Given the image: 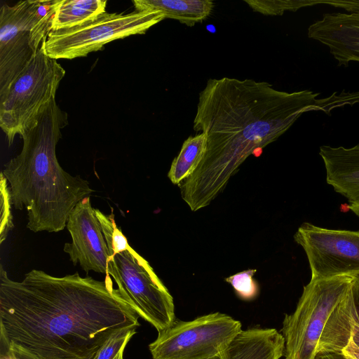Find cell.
<instances>
[{
  "label": "cell",
  "mask_w": 359,
  "mask_h": 359,
  "mask_svg": "<svg viewBox=\"0 0 359 359\" xmlns=\"http://www.w3.org/2000/svg\"><path fill=\"white\" fill-rule=\"evenodd\" d=\"M139 316L110 276L55 277L37 269L21 281L0 266V342L34 359H93L117 329Z\"/></svg>",
  "instance_id": "obj_1"
},
{
  "label": "cell",
  "mask_w": 359,
  "mask_h": 359,
  "mask_svg": "<svg viewBox=\"0 0 359 359\" xmlns=\"http://www.w3.org/2000/svg\"><path fill=\"white\" fill-rule=\"evenodd\" d=\"M318 95L309 90L281 91L252 79H210L199 93L193 126L206 135V151L195 172L179 185L191 210L210 205L248 156L278 140L302 114H330L354 103L353 94L344 91Z\"/></svg>",
  "instance_id": "obj_2"
},
{
  "label": "cell",
  "mask_w": 359,
  "mask_h": 359,
  "mask_svg": "<svg viewBox=\"0 0 359 359\" xmlns=\"http://www.w3.org/2000/svg\"><path fill=\"white\" fill-rule=\"evenodd\" d=\"M67 124V114L52 100L20 135V153L1 171L14 208L26 209L27 227L34 233L63 230L74 207L94 191L87 180L71 175L57 161L56 146Z\"/></svg>",
  "instance_id": "obj_3"
},
{
  "label": "cell",
  "mask_w": 359,
  "mask_h": 359,
  "mask_svg": "<svg viewBox=\"0 0 359 359\" xmlns=\"http://www.w3.org/2000/svg\"><path fill=\"white\" fill-rule=\"evenodd\" d=\"M350 276L311 278L295 310L285 314L281 333L285 359H316L341 353L359 324Z\"/></svg>",
  "instance_id": "obj_4"
},
{
  "label": "cell",
  "mask_w": 359,
  "mask_h": 359,
  "mask_svg": "<svg viewBox=\"0 0 359 359\" xmlns=\"http://www.w3.org/2000/svg\"><path fill=\"white\" fill-rule=\"evenodd\" d=\"M65 70L57 60L48 57L42 46L29 65L0 97V127L8 145L35 121L55 98Z\"/></svg>",
  "instance_id": "obj_5"
},
{
  "label": "cell",
  "mask_w": 359,
  "mask_h": 359,
  "mask_svg": "<svg viewBox=\"0 0 359 359\" xmlns=\"http://www.w3.org/2000/svg\"><path fill=\"white\" fill-rule=\"evenodd\" d=\"M107 272L132 309L158 332L176 320L171 294L149 262L130 246L109 259Z\"/></svg>",
  "instance_id": "obj_6"
},
{
  "label": "cell",
  "mask_w": 359,
  "mask_h": 359,
  "mask_svg": "<svg viewBox=\"0 0 359 359\" xmlns=\"http://www.w3.org/2000/svg\"><path fill=\"white\" fill-rule=\"evenodd\" d=\"M165 19L159 12L104 13L82 25L51 31L41 46L50 57L72 60L102 50L112 41L143 34Z\"/></svg>",
  "instance_id": "obj_7"
},
{
  "label": "cell",
  "mask_w": 359,
  "mask_h": 359,
  "mask_svg": "<svg viewBox=\"0 0 359 359\" xmlns=\"http://www.w3.org/2000/svg\"><path fill=\"white\" fill-rule=\"evenodd\" d=\"M241 327L239 320L219 312L175 320L149 349L153 359H208L224 350Z\"/></svg>",
  "instance_id": "obj_8"
},
{
  "label": "cell",
  "mask_w": 359,
  "mask_h": 359,
  "mask_svg": "<svg viewBox=\"0 0 359 359\" xmlns=\"http://www.w3.org/2000/svg\"><path fill=\"white\" fill-rule=\"evenodd\" d=\"M294 239L306 252L311 278L359 273V231L328 229L304 222Z\"/></svg>",
  "instance_id": "obj_9"
},
{
  "label": "cell",
  "mask_w": 359,
  "mask_h": 359,
  "mask_svg": "<svg viewBox=\"0 0 359 359\" xmlns=\"http://www.w3.org/2000/svg\"><path fill=\"white\" fill-rule=\"evenodd\" d=\"M33 0L0 9V97L36 54L31 40Z\"/></svg>",
  "instance_id": "obj_10"
},
{
  "label": "cell",
  "mask_w": 359,
  "mask_h": 359,
  "mask_svg": "<svg viewBox=\"0 0 359 359\" xmlns=\"http://www.w3.org/2000/svg\"><path fill=\"white\" fill-rule=\"evenodd\" d=\"M66 227L72 242L66 243L63 250L70 260L86 273L93 271L108 274L109 252L107 242L102 233L90 196L82 199L71 212Z\"/></svg>",
  "instance_id": "obj_11"
},
{
  "label": "cell",
  "mask_w": 359,
  "mask_h": 359,
  "mask_svg": "<svg viewBox=\"0 0 359 359\" xmlns=\"http://www.w3.org/2000/svg\"><path fill=\"white\" fill-rule=\"evenodd\" d=\"M308 36L325 45L338 66L359 62V13L323 14L309 27Z\"/></svg>",
  "instance_id": "obj_12"
},
{
  "label": "cell",
  "mask_w": 359,
  "mask_h": 359,
  "mask_svg": "<svg viewBox=\"0 0 359 359\" xmlns=\"http://www.w3.org/2000/svg\"><path fill=\"white\" fill-rule=\"evenodd\" d=\"M319 154L327 183L347 199L348 208L359 216V143L351 148L323 145Z\"/></svg>",
  "instance_id": "obj_13"
},
{
  "label": "cell",
  "mask_w": 359,
  "mask_h": 359,
  "mask_svg": "<svg viewBox=\"0 0 359 359\" xmlns=\"http://www.w3.org/2000/svg\"><path fill=\"white\" fill-rule=\"evenodd\" d=\"M285 339L274 328L252 327L241 330L218 355L208 359H280Z\"/></svg>",
  "instance_id": "obj_14"
},
{
  "label": "cell",
  "mask_w": 359,
  "mask_h": 359,
  "mask_svg": "<svg viewBox=\"0 0 359 359\" xmlns=\"http://www.w3.org/2000/svg\"><path fill=\"white\" fill-rule=\"evenodd\" d=\"M133 3L137 11L159 12L165 18L189 27L205 20L214 8L210 0H133Z\"/></svg>",
  "instance_id": "obj_15"
},
{
  "label": "cell",
  "mask_w": 359,
  "mask_h": 359,
  "mask_svg": "<svg viewBox=\"0 0 359 359\" xmlns=\"http://www.w3.org/2000/svg\"><path fill=\"white\" fill-rule=\"evenodd\" d=\"M105 0H61L53 21L52 30L74 27L106 12Z\"/></svg>",
  "instance_id": "obj_16"
},
{
  "label": "cell",
  "mask_w": 359,
  "mask_h": 359,
  "mask_svg": "<svg viewBox=\"0 0 359 359\" xmlns=\"http://www.w3.org/2000/svg\"><path fill=\"white\" fill-rule=\"evenodd\" d=\"M206 147L207 137L203 133L190 136L183 142L168 173L173 184L180 185L195 172L204 156Z\"/></svg>",
  "instance_id": "obj_17"
},
{
  "label": "cell",
  "mask_w": 359,
  "mask_h": 359,
  "mask_svg": "<svg viewBox=\"0 0 359 359\" xmlns=\"http://www.w3.org/2000/svg\"><path fill=\"white\" fill-rule=\"evenodd\" d=\"M138 327L127 325L115 330L102 344L93 359H123L125 348Z\"/></svg>",
  "instance_id": "obj_18"
},
{
  "label": "cell",
  "mask_w": 359,
  "mask_h": 359,
  "mask_svg": "<svg viewBox=\"0 0 359 359\" xmlns=\"http://www.w3.org/2000/svg\"><path fill=\"white\" fill-rule=\"evenodd\" d=\"M95 212L107 242L109 259L127 250L130 245L126 237L116 224L113 211L110 215H105L98 209H95Z\"/></svg>",
  "instance_id": "obj_19"
},
{
  "label": "cell",
  "mask_w": 359,
  "mask_h": 359,
  "mask_svg": "<svg viewBox=\"0 0 359 359\" xmlns=\"http://www.w3.org/2000/svg\"><path fill=\"white\" fill-rule=\"evenodd\" d=\"M255 12L267 15H280L285 11L320 4L319 0H245Z\"/></svg>",
  "instance_id": "obj_20"
},
{
  "label": "cell",
  "mask_w": 359,
  "mask_h": 359,
  "mask_svg": "<svg viewBox=\"0 0 359 359\" xmlns=\"http://www.w3.org/2000/svg\"><path fill=\"white\" fill-rule=\"evenodd\" d=\"M256 271V269L245 270L229 276L224 280L233 287L241 299L252 300L259 294V285L253 279Z\"/></svg>",
  "instance_id": "obj_21"
},
{
  "label": "cell",
  "mask_w": 359,
  "mask_h": 359,
  "mask_svg": "<svg viewBox=\"0 0 359 359\" xmlns=\"http://www.w3.org/2000/svg\"><path fill=\"white\" fill-rule=\"evenodd\" d=\"M0 200H1V219H0V243L7 238L14 225L11 212L12 201L11 197L8 182L2 173L0 174Z\"/></svg>",
  "instance_id": "obj_22"
},
{
  "label": "cell",
  "mask_w": 359,
  "mask_h": 359,
  "mask_svg": "<svg viewBox=\"0 0 359 359\" xmlns=\"http://www.w3.org/2000/svg\"><path fill=\"white\" fill-rule=\"evenodd\" d=\"M0 359H34L13 348L1 344Z\"/></svg>",
  "instance_id": "obj_23"
},
{
  "label": "cell",
  "mask_w": 359,
  "mask_h": 359,
  "mask_svg": "<svg viewBox=\"0 0 359 359\" xmlns=\"http://www.w3.org/2000/svg\"><path fill=\"white\" fill-rule=\"evenodd\" d=\"M351 288L355 309L359 321V273L352 276Z\"/></svg>",
  "instance_id": "obj_24"
},
{
  "label": "cell",
  "mask_w": 359,
  "mask_h": 359,
  "mask_svg": "<svg viewBox=\"0 0 359 359\" xmlns=\"http://www.w3.org/2000/svg\"><path fill=\"white\" fill-rule=\"evenodd\" d=\"M341 354L347 359H359V347L351 339Z\"/></svg>",
  "instance_id": "obj_25"
},
{
  "label": "cell",
  "mask_w": 359,
  "mask_h": 359,
  "mask_svg": "<svg viewBox=\"0 0 359 359\" xmlns=\"http://www.w3.org/2000/svg\"><path fill=\"white\" fill-rule=\"evenodd\" d=\"M316 359H347L341 353L321 354L316 356Z\"/></svg>",
  "instance_id": "obj_26"
},
{
  "label": "cell",
  "mask_w": 359,
  "mask_h": 359,
  "mask_svg": "<svg viewBox=\"0 0 359 359\" xmlns=\"http://www.w3.org/2000/svg\"><path fill=\"white\" fill-rule=\"evenodd\" d=\"M352 340L359 347V324H356L353 327Z\"/></svg>",
  "instance_id": "obj_27"
}]
</instances>
